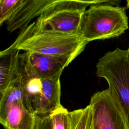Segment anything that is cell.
Returning a JSON list of instances; mask_svg holds the SVG:
<instances>
[{
	"label": "cell",
	"instance_id": "cell-8",
	"mask_svg": "<svg viewBox=\"0 0 129 129\" xmlns=\"http://www.w3.org/2000/svg\"><path fill=\"white\" fill-rule=\"evenodd\" d=\"M35 115L24 100L0 106V123L5 129H35Z\"/></svg>",
	"mask_w": 129,
	"mask_h": 129
},
{
	"label": "cell",
	"instance_id": "cell-2",
	"mask_svg": "<svg viewBox=\"0 0 129 129\" xmlns=\"http://www.w3.org/2000/svg\"><path fill=\"white\" fill-rule=\"evenodd\" d=\"M128 28L125 8L100 4L92 5L83 12L78 33L88 43L119 36Z\"/></svg>",
	"mask_w": 129,
	"mask_h": 129
},
{
	"label": "cell",
	"instance_id": "cell-3",
	"mask_svg": "<svg viewBox=\"0 0 129 129\" xmlns=\"http://www.w3.org/2000/svg\"><path fill=\"white\" fill-rule=\"evenodd\" d=\"M96 67L97 76L107 81L108 89L129 123V49L116 48L107 52Z\"/></svg>",
	"mask_w": 129,
	"mask_h": 129
},
{
	"label": "cell",
	"instance_id": "cell-15",
	"mask_svg": "<svg viewBox=\"0 0 129 129\" xmlns=\"http://www.w3.org/2000/svg\"><path fill=\"white\" fill-rule=\"evenodd\" d=\"M126 7L129 9V0L126 1Z\"/></svg>",
	"mask_w": 129,
	"mask_h": 129
},
{
	"label": "cell",
	"instance_id": "cell-6",
	"mask_svg": "<svg viewBox=\"0 0 129 129\" xmlns=\"http://www.w3.org/2000/svg\"><path fill=\"white\" fill-rule=\"evenodd\" d=\"M89 105L92 111L93 129H129L124 113L108 89L95 93Z\"/></svg>",
	"mask_w": 129,
	"mask_h": 129
},
{
	"label": "cell",
	"instance_id": "cell-9",
	"mask_svg": "<svg viewBox=\"0 0 129 129\" xmlns=\"http://www.w3.org/2000/svg\"><path fill=\"white\" fill-rule=\"evenodd\" d=\"M55 2L56 0H23L21 6L6 22L8 31L13 32L26 27L32 19L39 17Z\"/></svg>",
	"mask_w": 129,
	"mask_h": 129
},
{
	"label": "cell",
	"instance_id": "cell-11",
	"mask_svg": "<svg viewBox=\"0 0 129 129\" xmlns=\"http://www.w3.org/2000/svg\"><path fill=\"white\" fill-rule=\"evenodd\" d=\"M71 129H93V116L89 104L82 109L69 111Z\"/></svg>",
	"mask_w": 129,
	"mask_h": 129
},
{
	"label": "cell",
	"instance_id": "cell-7",
	"mask_svg": "<svg viewBox=\"0 0 129 129\" xmlns=\"http://www.w3.org/2000/svg\"><path fill=\"white\" fill-rule=\"evenodd\" d=\"M20 61L27 72L44 78L61 75L64 69L72 62L66 58L29 52L20 53Z\"/></svg>",
	"mask_w": 129,
	"mask_h": 129
},
{
	"label": "cell",
	"instance_id": "cell-4",
	"mask_svg": "<svg viewBox=\"0 0 129 129\" xmlns=\"http://www.w3.org/2000/svg\"><path fill=\"white\" fill-rule=\"evenodd\" d=\"M19 71L25 101L35 115H48L62 106L60 103L61 75L51 78L34 75L23 68L20 59Z\"/></svg>",
	"mask_w": 129,
	"mask_h": 129
},
{
	"label": "cell",
	"instance_id": "cell-13",
	"mask_svg": "<svg viewBox=\"0 0 129 129\" xmlns=\"http://www.w3.org/2000/svg\"><path fill=\"white\" fill-rule=\"evenodd\" d=\"M23 0L0 1V24L7 22L17 11L22 4Z\"/></svg>",
	"mask_w": 129,
	"mask_h": 129
},
{
	"label": "cell",
	"instance_id": "cell-10",
	"mask_svg": "<svg viewBox=\"0 0 129 129\" xmlns=\"http://www.w3.org/2000/svg\"><path fill=\"white\" fill-rule=\"evenodd\" d=\"M20 51L6 48L0 52V92L19 75Z\"/></svg>",
	"mask_w": 129,
	"mask_h": 129
},
{
	"label": "cell",
	"instance_id": "cell-12",
	"mask_svg": "<svg viewBox=\"0 0 129 129\" xmlns=\"http://www.w3.org/2000/svg\"><path fill=\"white\" fill-rule=\"evenodd\" d=\"M53 129H71L69 111L61 106L50 113Z\"/></svg>",
	"mask_w": 129,
	"mask_h": 129
},
{
	"label": "cell",
	"instance_id": "cell-1",
	"mask_svg": "<svg viewBox=\"0 0 129 129\" xmlns=\"http://www.w3.org/2000/svg\"><path fill=\"white\" fill-rule=\"evenodd\" d=\"M87 43L79 34H66L41 29L33 22L22 29L7 48L66 58L72 61Z\"/></svg>",
	"mask_w": 129,
	"mask_h": 129
},
{
	"label": "cell",
	"instance_id": "cell-5",
	"mask_svg": "<svg viewBox=\"0 0 129 129\" xmlns=\"http://www.w3.org/2000/svg\"><path fill=\"white\" fill-rule=\"evenodd\" d=\"M87 6L85 1L56 0L53 5L34 22L36 27L41 29L78 35L81 17Z\"/></svg>",
	"mask_w": 129,
	"mask_h": 129
},
{
	"label": "cell",
	"instance_id": "cell-16",
	"mask_svg": "<svg viewBox=\"0 0 129 129\" xmlns=\"http://www.w3.org/2000/svg\"><path fill=\"white\" fill-rule=\"evenodd\" d=\"M128 49H129V47H128Z\"/></svg>",
	"mask_w": 129,
	"mask_h": 129
},
{
	"label": "cell",
	"instance_id": "cell-14",
	"mask_svg": "<svg viewBox=\"0 0 129 129\" xmlns=\"http://www.w3.org/2000/svg\"><path fill=\"white\" fill-rule=\"evenodd\" d=\"M35 129H53L50 114L46 115H36Z\"/></svg>",
	"mask_w": 129,
	"mask_h": 129
}]
</instances>
